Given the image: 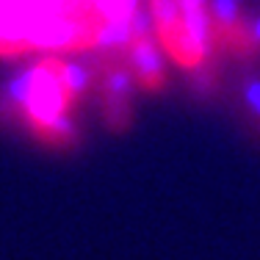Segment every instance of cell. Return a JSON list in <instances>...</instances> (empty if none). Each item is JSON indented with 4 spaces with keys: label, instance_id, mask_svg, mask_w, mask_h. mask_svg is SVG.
Wrapping results in <instances>:
<instances>
[{
    "label": "cell",
    "instance_id": "52a82bcc",
    "mask_svg": "<svg viewBox=\"0 0 260 260\" xmlns=\"http://www.w3.org/2000/svg\"><path fill=\"white\" fill-rule=\"evenodd\" d=\"M55 67H58V78H61V83H64V91H67V97H70V103H75L78 97L89 89L91 72L86 70L83 64H78V61H55Z\"/></svg>",
    "mask_w": 260,
    "mask_h": 260
},
{
    "label": "cell",
    "instance_id": "6da1fadb",
    "mask_svg": "<svg viewBox=\"0 0 260 260\" xmlns=\"http://www.w3.org/2000/svg\"><path fill=\"white\" fill-rule=\"evenodd\" d=\"M30 72H34V80H30V94H28V103L22 111H25L34 133L39 136L55 116L67 114V105H72V103L64 91L61 78H58L55 58H47L42 64H36Z\"/></svg>",
    "mask_w": 260,
    "mask_h": 260
},
{
    "label": "cell",
    "instance_id": "9c48e42d",
    "mask_svg": "<svg viewBox=\"0 0 260 260\" xmlns=\"http://www.w3.org/2000/svg\"><path fill=\"white\" fill-rule=\"evenodd\" d=\"M230 53L233 55H255V53H260V17L252 20V22H246V25L241 28V34L235 36Z\"/></svg>",
    "mask_w": 260,
    "mask_h": 260
},
{
    "label": "cell",
    "instance_id": "3957f363",
    "mask_svg": "<svg viewBox=\"0 0 260 260\" xmlns=\"http://www.w3.org/2000/svg\"><path fill=\"white\" fill-rule=\"evenodd\" d=\"M150 11L155 20L158 39L164 42V47L177 64L188 67V47H185L183 36V11L177 0H150Z\"/></svg>",
    "mask_w": 260,
    "mask_h": 260
},
{
    "label": "cell",
    "instance_id": "30bf717a",
    "mask_svg": "<svg viewBox=\"0 0 260 260\" xmlns=\"http://www.w3.org/2000/svg\"><path fill=\"white\" fill-rule=\"evenodd\" d=\"M30 80H34V72H30V70L20 72V75L6 86V103L14 105V108H25L28 94H30Z\"/></svg>",
    "mask_w": 260,
    "mask_h": 260
},
{
    "label": "cell",
    "instance_id": "8fae6325",
    "mask_svg": "<svg viewBox=\"0 0 260 260\" xmlns=\"http://www.w3.org/2000/svg\"><path fill=\"white\" fill-rule=\"evenodd\" d=\"M139 9V0H94V11L100 20H111V17H130Z\"/></svg>",
    "mask_w": 260,
    "mask_h": 260
},
{
    "label": "cell",
    "instance_id": "277c9868",
    "mask_svg": "<svg viewBox=\"0 0 260 260\" xmlns=\"http://www.w3.org/2000/svg\"><path fill=\"white\" fill-rule=\"evenodd\" d=\"M127 64L133 70L136 80H139L141 89L147 91H158L164 89V55L155 42V36H141L133 45L127 47Z\"/></svg>",
    "mask_w": 260,
    "mask_h": 260
},
{
    "label": "cell",
    "instance_id": "ba28073f",
    "mask_svg": "<svg viewBox=\"0 0 260 260\" xmlns=\"http://www.w3.org/2000/svg\"><path fill=\"white\" fill-rule=\"evenodd\" d=\"M241 100H244L249 127L260 136V78H255V75L244 78V83H241Z\"/></svg>",
    "mask_w": 260,
    "mask_h": 260
},
{
    "label": "cell",
    "instance_id": "8992f818",
    "mask_svg": "<svg viewBox=\"0 0 260 260\" xmlns=\"http://www.w3.org/2000/svg\"><path fill=\"white\" fill-rule=\"evenodd\" d=\"M136 42L133 30V14L130 17H111L100 20L91 36V47L94 50H116V47H130Z\"/></svg>",
    "mask_w": 260,
    "mask_h": 260
},
{
    "label": "cell",
    "instance_id": "7a4b0ae2",
    "mask_svg": "<svg viewBox=\"0 0 260 260\" xmlns=\"http://www.w3.org/2000/svg\"><path fill=\"white\" fill-rule=\"evenodd\" d=\"M136 91V75L130 64H114L105 70L103 78V100L105 119L114 130H125L130 125V97Z\"/></svg>",
    "mask_w": 260,
    "mask_h": 260
},
{
    "label": "cell",
    "instance_id": "5b68a950",
    "mask_svg": "<svg viewBox=\"0 0 260 260\" xmlns=\"http://www.w3.org/2000/svg\"><path fill=\"white\" fill-rule=\"evenodd\" d=\"M208 11H210V22H213L216 42L224 50H230L235 36L244 28V22H241V0H210Z\"/></svg>",
    "mask_w": 260,
    "mask_h": 260
},
{
    "label": "cell",
    "instance_id": "7c38bea8",
    "mask_svg": "<svg viewBox=\"0 0 260 260\" xmlns=\"http://www.w3.org/2000/svg\"><path fill=\"white\" fill-rule=\"evenodd\" d=\"M210 64V61H208ZM208 64H200L194 67V89L200 91V94H210V89H213V75H210V67Z\"/></svg>",
    "mask_w": 260,
    "mask_h": 260
}]
</instances>
